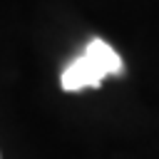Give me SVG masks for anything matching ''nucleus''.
Listing matches in <instances>:
<instances>
[{"label": "nucleus", "mask_w": 159, "mask_h": 159, "mask_svg": "<svg viewBox=\"0 0 159 159\" xmlns=\"http://www.w3.org/2000/svg\"><path fill=\"white\" fill-rule=\"evenodd\" d=\"M124 72L122 57L114 52L109 42L102 37H92L82 55H77L60 75V84L65 92L97 89L107 77H119Z\"/></svg>", "instance_id": "obj_1"}, {"label": "nucleus", "mask_w": 159, "mask_h": 159, "mask_svg": "<svg viewBox=\"0 0 159 159\" xmlns=\"http://www.w3.org/2000/svg\"><path fill=\"white\" fill-rule=\"evenodd\" d=\"M0 159H2V157H0Z\"/></svg>", "instance_id": "obj_2"}]
</instances>
